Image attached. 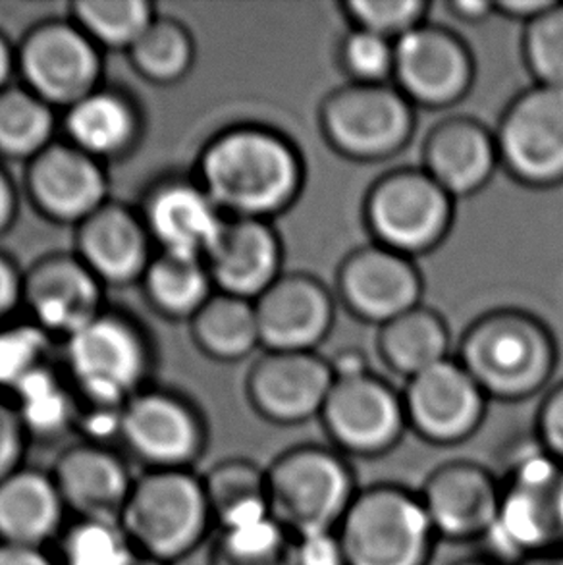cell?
<instances>
[{
	"label": "cell",
	"instance_id": "obj_1",
	"mask_svg": "<svg viewBox=\"0 0 563 565\" xmlns=\"http://www.w3.org/2000/svg\"><path fill=\"white\" fill-rule=\"evenodd\" d=\"M199 184L229 218L273 221L304 190L296 146L261 124H236L209 139L198 159Z\"/></svg>",
	"mask_w": 563,
	"mask_h": 565
},
{
	"label": "cell",
	"instance_id": "obj_2",
	"mask_svg": "<svg viewBox=\"0 0 563 565\" xmlns=\"http://www.w3.org/2000/svg\"><path fill=\"white\" fill-rule=\"evenodd\" d=\"M66 379L79 409H123L151 386V338L130 315L105 309L64 342Z\"/></svg>",
	"mask_w": 563,
	"mask_h": 565
},
{
	"label": "cell",
	"instance_id": "obj_3",
	"mask_svg": "<svg viewBox=\"0 0 563 565\" xmlns=\"http://www.w3.org/2000/svg\"><path fill=\"white\" fill-rule=\"evenodd\" d=\"M120 523L145 556L172 565L190 556L214 525L203 475L193 469H147L134 481Z\"/></svg>",
	"mask_w": 563,
	"mask_h": 565
},
{
	"label": "cell",
	"instance_id": "obj_4",
	"mask_svg": "<svg viewBox=\"0 0 563 565\" xmlns=\"http://www.w3.org/2000/svg\"><path fill=\"white\" fill-rule=\"evenodd\" d=\"M459 363L488 397L518 402L550 381L556 352L542 322L518 311H498L465 332Z\"/></svg>",
	"mask_w": 563,
	"mask_h": 565
},
{
	"label": "cell",
	"instance_id": "obj_5",
	"mask_svg": "<svg viewBox=\"0 0 563 565\" xmlns=\"http://www.w3.org/2000/svg\"><path fill=\"white\" fill-rule=\"evenodd\" d=\"M510 564L563 551V463L541 446L519 456L502 481L495 525L482 539Z\"/></svg>",
	"mask_w": 563,
	"mask_h": 565
},
{
	"label": "cell",
	"instance_id": "obj_6",
	"mask_svg": "<svg viewBox=\"0 0 563 565\" xmlns=\"http://www.w3.org/2000/svg\"><path fill=\"white\" fill-rule=\"evenodd\" d=\"M338 535L348 565H426L436 539L419 494L396 484L358 492Z\"/></svg>",
	"mask_w": 563,
	"mask_h": 565
},
{
	"label": "cell",
	"instance_id": "obj_7",
	"mask_svg": "<svg viewBox=\"0 0 563 565\" xmlns=\"http://www.w3.org/2000/svg\"><path fill=\"white\" fill-rule=\"evenodd\" d=\"M268 504L294 536L334 531L358 494L340 451L297 446L267 469Z\"/></svg>",
	"mask_w": 563,
	"mask_h": 565
},
{
	"label": "cell",
	"instance_id": "obj_8",
	"mask_svg": "<svg viewBox=\"0 0 563 565\" xmlns=\"http://www.w3.org/2000/svg\"><path fill=\"white\" fill-rule=\"evenodd\" d=\"M320 130L336 153L351 161H386L413 138L415 105L394 84H350L328 95Z\"/></svg>",
	"mask_w": 563,
	"mask_h": 565
},
{
	"label": "cell",
	"instance_id": "obj_9",
	"mask_svg": "<svg viewBox=\"0 0 563 565\" xmlns=\"http://www.w3.org/2000/svg\"><path fill=\"white\" fill-rule=\"evenodd\" d=\"M20 85L64 113L103 87V51L70 18L39 22L15 45Z\"/></svg>",
	"mask_w": 563,
	"mask_h": 565
},
{
	"label": "cell",
	"instance_id": "obj_10",
	"mask_svg": "<svg viewBox=\"0 0 563 565\" xmlns=\"http://www.w3.org/2000/svg\"><path fill=\"white\" fill-rule=\"evenodd\" d=\"M454 201L425 170L400 169L374 182L363 211L374 244L415 259L448 234Z\"/></svg>",
	"mask_w": 563,
	"mask_h": 565
},
{
	"label": "cell",
	"instance_id": "obj_11",
	"mask_svg": "<svg viewBox=\"0 0 563 565\" xmlns=\"http://www.w3.org/2000/svg\"><path fill=\"white\" fill-rule=\"evenodd\" d=\"M206 438L203 413L174 390L147 386L120 412L118 443L147 469H191Z\"/></svg>",
	"mask_w": 563,
	"mask_h": 565
},
{
	"label": "cell",
	"instance_id": "obj_12",
	"mask_svg": "<svg viewBox=\"0 0 563 565\" xmlns=\"http://www.w3.org/2000/svg\"><path fill=\"white\" fill-rule=\"evenodd\" d=\"M500 164L521 184L563 182V87L537 84L506 108L496 131Z\"/></svg>",
	"mask_w": 563,
	"mask_h": 565
},
{
	"label": "cell",
	"instance_id": "obj_13",
	"mask_svg": "<svg viewBox=\"0 0 563 565\" xmlns=\"http://www.w3.org/2000/svg\"><path fill=\"white\" fill-rule=\"evenodd\" d=\"M23 193L41 218L76 228L110 201L107 164L56 139L25 164Z\"/></svg>",
	"mask_w": 563,
	"mask_h": 565
},
{
	"label": "cell",
	"instance_id": "obj_14",
	"mask_svg": "<svg viewBox=\"0 0 563 565\" xmlns=\"http://www.w3.org/2000/svg\"><path fill=\"white\" fill-rule=\"evenodd\" d=\"M105 286L76 253H49L23 270V309L46 337L66 342L105 309Z\"/></svg>",
	"mask_w": 563,
	"mask_h": 565
},
{
	"label": "cell",
	"instance_id": "obj_15",
	"mask_svg": "<svg viewBox=\"0 0 563 565\" xmlns=\"http://www.w3.org/2000/svg\"><path fill=\"white\" fill-rule=\"evenodd\" d=\"M475 77L471 51L454 31L421 23L396 41L394 85L415 107H452L469 93Z\"/></svg>",
	"mask_w": 563,
	"mask_h": 565
},
{
	"label": "cell",
	"instance_id": "obj_16",
	"mask_svg": "<svg viewBox=\"0 0 563 565\" xmlns=\"http://www.w3.org/2000/svg\"><path fill=\"white\" fill-rule=\"evenodd\" d=\"M319 419L336 448L353 456L392 450L407 428L404 397L373 373L334 381Z\"/></svg>",
	"mask_w": 563,
	"mask_h": 565
},
{
	"label": "cell",
	"instance_id": "obj_17",
	"mask_svg": "<svg viewBox=\"0 0 563 565\" xmlns=\"http://www.w3.org/2000/svg\"><path fill=\"white\" fill-rule=\"evenodd\" d=\"M407 427L426 443H464L479 428L488 396L459 361L446 360L407 381Z\"/></svg>",
	"mask_w": 563,
	"mask_h": 565
},
{
	"label": "cell",
	"instance_id": "obj_18",
	"mask_svg": "<svg viewBox=\"0 0 563 565\" xmlns=\"http://www.w3.org/2000/svg\"><path fill=\"white\" fill-rule=\"evenodd\" d=\"M336 290L359 321L381 329L421 306L423 280L412 257L374 244L359 247L343 259Z\"/></svg>",
	"mask_w": 563,
	"mask_h": 565
},
{
	"label": "cell",
	"instance_id": "obj_19",
	"mask_svg": "<svg viewBox=\"0 0 563 565\" xmlns=\"http://www.w3.org/2000/svg\"><path fill=\"white\" fill-rule=\"evenodd\" d=\"M332 386L330 363L315 352H265L245 379L253 409L276 425L320 417Z\"/></svg>",
	"mask_w": 563,
	"mask_h": 565
},
{
	"label": "cell",
	"instance_id": "obj_20",
	"mask_svg": "<svg viewBox=\"0 0 563 565\" xmlns=\"http://www.w3.org/2000/svg\"><path fill=\"white\" fill-rule=\"evenodd\" d=\"M138 209L157 253L198 259H205L229 221L195 177L160 180Z\"/></svg>",
	"mask_w": 563,
	"mask_h": 565
},
{
	"label": "cell",
	"instance_id": "obj_21",
	"mask_svg": "<svg viewBox=\"0 0 563 565\" xmlns=\"http://www.w3.org/2000/svg\"><path fill=\"white\" fill-rule=\"evenodd\" d=\"M74 232V253L105 288L141 282L155 244L138 206L110 199Z\"/></svg>",
	"mask_w": 563,
	"mask_h": 565
},
{
	"label": "cell",
	"instance_id": "obj_22",
	"mask_svg": "<svg viewBox=\"0 0 563 565\" xmlns=\"http://www.w3.org/2000/svg\"><path fill=\"white\" fill-rule=\"evenodd\" d=\"M265 352H312L334 324V299L325 284L286 273L253 301Z\"/></svg>",
	"mask_w": 563,
	"mask_h": 565
},
{
	"label": "cell",
	"instance_id": "obj_23",
	"mask_svg": "<svg viewBox=\"0 0 563 565\" xmlns=\"http://www.w3.org/2000/svg\"><path fill=\"white\" fill-rule=\"evenodd\" d=\"M419 497L436 536L485 539L498 518L502 481L479 463L449 461L426 479Z\"/></svg>",
	"mask_w": 563,
	"mask_h": 565
},
{
	"label": "cell",
	"instance_id": "obj_24",
	"mask_svg": "<svg viewBox=\"0 0 563 565\" xmlns=\"http://www.w3.org/2000/svg\"><path fill=\"white\" fill-rule=\"evenodd\" d=\"M62 500L74 518L120 520L136 477L108 444L68 446L51 469Z\"/></svg>",
	"mask_w": 563,
	"mask_h": 565
},
{
	"label": "cell",
	"instance_id": "obj_25",
	"mask_svg": "<svg viewBox=\"0 0 563 565\" xmlns=\"http://www.w3.org/2000/svg\"><path fill=\"white\" fill-rule=\"evenodd\" d=\"M282 259L273 222L229 218L205 263L214 290L255 301L284 275Z\"/></svg>",
	"mask_w": 563,
	"mask_h": 565
},
{
	"label": "cell",
	"instance_id": "obj_26",
	"mask_svg": "<svg viewBox=\"0 0 563 565\" xmlns=\"http://www.w3.org/2000/svg\"><path fill=\"white\" fill-rule=\"evenodd\" d=\"M498 167L496 134L465 116L438 124L423 147V170L454 199L482 190Z\"/></svg>",
	"mask_w": 563,
	"mask_h": 565
},
{
	"label": "cell",
	"instance_id": "obj_27",
	"mask_svg": "<svg viewBox=\"0 0 563 565\" xmlns=\"http://www.w3.org/2000/svg\"><path fill=\"white\" fill-rule=\"evenodd\" d=\"M64 141L108 164L130 157L144 138V115L130 95L103 85L61 113Z\"/></svg>",
	"mask_w": 563,
	"mask_h": 565
},
{
	"label": "cell",
	"instance_id": "obj_28",
	"mask_svg": "<svg viewBox=\"0 0 563 565\" xmlns=\"http://www.w3.org/2000/svg\"><path fill=\"white\" fill-rule=\"evenodd\" d=\"M66 515L51 471L23 466L0 482V544L46 548L68 525Z\"/></svg>",
	"mask_w": 563,
	"mask_h": 565
},
{
	"label": "cell",
	"instance_id": "obj_29",
	"mask_svg": "<svg viewBox=\"0 0 563 565\" xmlns=\"http://www.w3.org/2000/svg\"><path fill=\"white\" fill-rule=\"evenodd\" d=\"M188 327L199 352L216 363L247 360L261 348L259 322L249 299L214 291Z\"/></svg>",
	"mask_w": 563,
	"mask_h": 565
},
{
	"label": "cell",
	"instance_id": "obj_30",
	"mask_svg": "<svg viewBox=\"0 0 563 565\" xmlns=\"http://www.w3.org/2000/svg\"><path fill=\"white\" fill-rule=\"evenodd\" d=\"M147 306L172 322H190L214 291L205 259L155 253L141 278Z\"/></svg>",
	"mask_w": 563,
	"mask_h": 565
},
{
	"label": "cell",
	"instance_id": "obj_31",
	"mask_svg": "<svg viewBox=\"0 0 563 565\" xmlns=\"http://www.w3.org/2000/svg\"><path fill=\"white\" fill-rule=\"evenodd\" d=\"M379 353L390 371L410 381L449 360L448 324L433 309L415 307L381 327Z\"/></svg>",
	"mask_w": 563,
	"mask_h": 565
},
{
	"label": "cell",
	"instance_id": "obj_32",
	"mask_svg": "<svg viewBox=\"0 0 563 565\" xmlns=\"http://www.w3.org/2000/svg\"><path fill=\"white\" fill-rule=\"evenodd\" d=\"M61 113L23 85L0 92V161H33L56 141Z\"/></svg>",
	"mask_w": 563,
	"mask_h": 565
},
{
	"label": "cell",
	"instance_id": "obj_33",
	"mask_svg": "<svg viewBox=\"0 0 563 565\" xmlns=\"http://www.w3.org/2000/svg\"><path fill=\"white\" fill-rule=\"evenodd\" d=\"M10 397L30 438L54 440L76 427L79 419L76 392L66 375L56 373L49 363L23 379Z\"/></svg>",
	"mask_w": 563,
	"mask_h": 565
},
{
	"label": "cell",
	"instance_id": "obj_34",
	"mask_svg": "<svg viewBox=\"0 0 563 565\" xmlns=\"http://www.w3.org/2000/svg\"><path fill=\"white\" fill-rule=\"evenodd\" d=\"M203 482L219 529L273 513L268 504L267 469H261L249 459L219 461L203 475Z\"/></svg>",
	"mask_w": 563,
	"mask_h": 565
},
{
	"label": "cell",
	"instance_id": "obj_35",
	"mask_svg": "<svg viewBox=\"0 0 563 565\" xmlns=\"http://www.w3.org/2000/svg\"><path fill=\"white\" fill-rule=\"evenodd\" d=\"M126 54L131 70L144 82L170 87L190 76L198 58V45L193 33L182 22L157 15Z\"/></svg>",
	"mask_w": 563,
	"mask_h": 565
},
{
	"label": "cell",
	"instance_id": "obj_36",
	"mask_svg": "<svg viewBox=\"0 0 563 565\" xmlns=\"http://www.w3.org/2000/svg\"><path fill=\"white\" fill-rule=\"evenodd\" d=\"M209 565H296V536L267 513L221 529Z\"/></svg>",
	"mask_w": 563,
	"mask_h": 565
},
{
	"label": "cell",
	"instance_id": "obj_37",
	"mask_svg": "<svg viewBox=\"0 0 563 565\" xmlns=\"http://www.w3.org/2000/svg\"><path fill=\"white\" fill-rule=\"evenodd\" d=\"M68 18L103 53H128L157 12L149 0H76Z\"/></svg>",
	"mask_w": 563,
	"mask_h": 565
},
{
	"label": "cell",
	"instance_id": "obj_38",
	"mask_svg": "<svg viewBox=\"0 0 563 565\" xmlns=\"http://www.w3.org/2000/svg\"><path fill=\"white\" fill-rule=\"evenodd\" d=\"M120 520L74 518L59 536L61 565H128L136 556Z\"/></svg>",
	"mask_w": 563,
	"mask_h": 565
},
{
	"label": "cell",
	"instance_id": "obj_39",
	"mask_svg": "<svg viewBox=\"0 0 563 565\" xmlns=\"http://www.w3.org/2000/svg\"><path fill=\"white\" fill-rule=\"evenodd\" d=\"M53 338L33 322L12 321L0 327V394L15 386L49 363Z\"/></svg>",
	"mask_w": 563,
	"mask_h": 565
},
{
	"label": "cell",
	"instance_id": "obj_40",
	"mask_svg": "<svg viewBox=\"0 0 563 565\" xmlns=\"http://www.w3.org/2000/svg\"><path fill=\"white\" fill-rule=\"evenodd\" d=\"M523 54L537 84L563 87V4L554 2L527 23Z\"/></svg>",
	"mask_w": 563,
	"mask_h": 565
},
{
	"label": "cell",
	"instance_id": "obj_41",
	"mask_svg": "<svg viewBox=\"0 0 563 565\" xmlns=\"http://www.w3.org/2000/svg\"><path fill=\"white\" fill-rule=\"evenodd\" d=\"M396 41L353 28L340 45V62L355 84H389L394 77Z\"/></svg>",
	"mask_w": 563,
	"mask_h": 565
},
{
	"label": "cell",
	"instance_id": "obj_42",
	"mask_svg": "<svg viewBox=\"0 0 563 565\" xmlns=\"http://www.w3.org/2000/svg\"><path fill=\"white\" fill-rule=\"evenodd\" d=\"M346 14L358 30L371 31L382 38L397 39L425 23L428 2L423 0H350L343 4Z\"/></svg>",
	"mask_w": 563,
	"mask_h": 565
},
{
	"label": "cell",
	"instance_id": "obj_43",
	"mask_svg": "<svg viewBox=\"0 0 563 565\" xmlns=\"http://www.w3.org/2000/svg\"><path fill=\"white\" fill-rule=\"evenodd\" d=\"M30 440L14 404L0 396V482L23 467Z\"/></svg>",
	"mask_w": 563,
	"mask_h": 565
},
{
	"label": "cell",
	"instance_id": "obj_44",
	"mask_svg": "<svg viewBox=\"0 0 563 565\" xmlns=\"http://www.w3.org/2000/svg\"><path fill=\"white\" fill-rule=\"evenodd\" d=\"M296 565H348L338 529L296 536Z\"/></svg>",
	"mask_w": 563,
	"mask_h": 565
},
{
	"label": "cell",
	"instance_id": "obj_45",
	"mask_svg": "<svg viewBox=\"0 0 563 565\" xmlns=\"http://www.w3.org/2000/svg\"><path fill=\"white\" fill-rule=\"evenodd\" d=\"M537 430L542 450L563 463V384L552 390L542 402Z\"/></svg>",
	"mask_w": 563,
	"mask_h": 565
},
{
	"label": "cell",
	"instance_id": "obj_46",
	"mask_svg": "<svg viewBox=\"0 0 563 565\" xmlns=\"http://www.w3.org/2000/svg\"><path fill=\"white\" fill-rule=\"evenodd\" d=\"M23 270L8 253L0 252V327L15 321L23 309Z\"/></svg>",
	"mask_w": 563,
	"mask_h": 565
},
{
	"label": "cell",
	"instance_id": "obj_47",
	"mask_svg": "<svg viewBox=\"0 0 563 565\" xmlns=\"http://www.w3.org/2000/svg\"><path fill=\"white\" fill-rule=\"evenodd\" d=\"M20 214V190L14 178L0 161V237L7 236L14 228Z\"/></svg>",
	"mask_w": 563,
	"mask_h": 565
},
{
	"label": "cell",
	"instance_id": "obj_48",
	"mask_svg": "<svg viewBox=\"0 0 563 565\" xmlns=\"http://www.w3.org/2000/svg\"><path fill=\"white\" fill-rule=\"evenodd\" d=\"M0 565H61L56 556L46 548H28L0 544Z\"/></svg>",
	"mask_w": 563,
	"mask_h": 565
},
{
	"label": "cell",
	"instance_id": "obj_49",
	"mask_svg": "<svg viewBox=\"0 0 563 565\" xmlns=\"http://www.w3.org/2000/svg\"><path fill=\"white\" fill-rule=\"evenodd\" d=\"M328 363L332 369L334 381H343V379H353V376L371 373L365 353L358 352L353 348H346L342 352L336 353L332 360H328Z\"/></svg>",
	"mask_w": 563,
	"mask_h": 565
},
{
	"label": "cell",
	"instance_id": "obj_50",
	"mask_svg": "<svg viewBox=\"0 0 563 565\" xmlns=\"http://www.w3.org/2000/svg\"><path fill=\"white\" fill-rule=\"evenodd\" d=\"M552 4V0H502L495 2V14L506 15L511 20H525L529 23L546 12Z\"/></svg>",
	"mask_w": 563,
	"mask_h": 565
},
{
	"label": "cell",
	"instance_id": "obj_51",
	"mask_svg": "<svg viewBox=\"0 0 563 565\" xmlns=\"http://www.w3.org/2000/svg\"><path fill=\"white\" fill-rule=\"evenodd\" d=\"M449 10L464 22H482L488 15L495 14V2H479V0H457L449 4Z\"/></svg>",
	"mask_w": 563,
	"mask_h": 565
},
{
	"label": "cell",
	"instance_id": "obj_52",
	"mask_svg": "<svg viewBox=\"0 0 563 565\" xmlns=\"http://www.w3.org/2000/svg\"><path fill=\"white\" fill-rule=\"evenodd\" d=\"M15 45L0 31V92L14 84Z\"/></svg>",
	"mask_w": 563,
	"mask_h": 565
},
{
	"label": "cell",
	"instance_id": "obj_53",
	"mask_svg": "<svg viewBox=\"0 0 563 565\" xmlns=\"http://www.w3.org/2000/svg\"><path fill=\"white\" fill-rule=\"evenodd\" d=\"M516 565H563V551L531 556V558L521 559V562Z\"/></svg>",
	"mask_w": 563,
	"mask_h": 565
},
{
	"label": "cell",
	"instance_id": "obj_54",
	"mask_svg": "<svg viewBox=\"0 0 563 565\" xmlns=\"http://www.w3.org/2000/svg\"><path fill=\"white\" fill-rule=\"evenodd\" d=\"M128 565H172L162 562V559L151 558V556H145L141 552H136V556L130 559Z\"/></svg>",
	"mask_w": 563,
	"mask_h": 565
},
{
	"label": "cell",
	"instance_id": "obj_55",
	"mask_svg": "<svg viewBox=\"0 0 563 565\" xmlns=\"http://www.w3.org/2000/svg\"><path fill=\"white\" fill-rule=\"evenodd\" d=\"M454 565H498L492 559H464V562H457Z\"/></svg>",
	"mask_w": 563,
	"mask_h": 565
}]
</instances>
